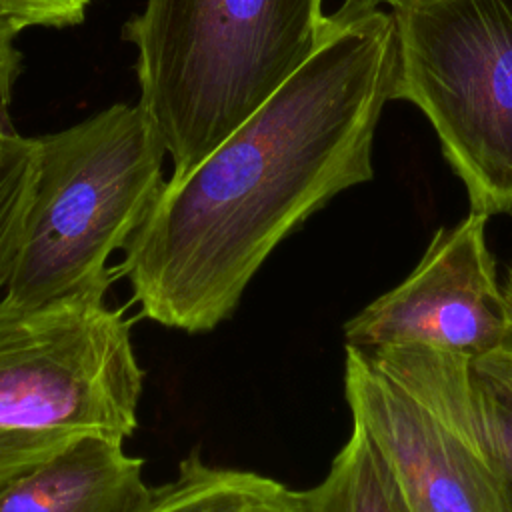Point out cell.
I'll use <instances>...</instances> for the list:
<instances>
[{
	"label": "cell",
	"instance_id": "3957f363",
	"mask_svg": "<svg viewBox=\"0 0 512 512\" xmlns=\"http://www.w3.org/2000/svg\"><path fill=\"white\" fill-rule=\"evenodd\" d=\"M38 138V174L2 298L46 304L104 296L124 250L166 180V146L146 110L118 102Z\"/></svg>",
	"mask_w": 512,
	"mask_h": 512
},
{
	"label": "cell",
	"instance_id": "8fae6325",
	"mask_svg": "<svg viewBox=\"0 0 512 512\" xmlns=\"http://www.w3.org/2000/svg\"><path fill=\"white\" fill-rule=\"evenodd\" d=\"M476 430L500 512H512V392L474 366Z\"/></svg>",
	"mask_w": 512,
	"mask_h": 512
},
{
	"label": "cell",
	"instance_id": "5b68a950",
	"mask_svg": "<svg viewBox=\"0 0 512 512\" xmlns=\"http://www.w3.org/2000/svg\"><path fill=\"white\" fill-rule=\"evenodd\" d=\"M394 98L430 120L470 210L512 212V0L390 6Z\"/></svg>",
	"mask_w": 512,
	"mask_h": 512
},
{
	"label": "cell",
	"instance_id": "9a60e30c",
	"mask_svg": "<svg viewBox=\"0 0 512 512\" xmlns=\"http://www.w3.org/2000/svg\"><path fill=\"white\" fill-rule=\"evenodd\" d=\"M400 2H408V0H342V4L336 8V12L330 14V18L334 22H346V20H352L366 12H372L376 8L394 6Z\"/></svg>",
	"mask_w": 512,
	"mask_h": 512
},
{
	"label": "cell",
	"instance_id": "5bb4252c",
	"mask_svg": "<svg viewBox=\"0 0 512 512\" xmlns=\"http://www.w3.org/2000/svg\"><path fill=\"white\" fill-rule=\"evenodd\" d=\"M502 284H504V292H506V300H508V314H510L506 336L494 352L476 360L474 366L480 372H484L486 376L498 380L502 386H506L512 392V266L506 270V278Z\"/></svg>",
	"mask_w": 512,
	"mask_h": 512
},
{
	"label": "cell",
	"instance_id": "52a82bcc",
	"mask_svg": "<svg viewBox=\"0 0 512 512\" xmlns=\"http://www.w3.org/2000/svg\"><path fill=\"white\" fill-rule=\"evenodd\" d=\"M124 442L86 436L0 490V512H140L152 490Z\"/></svg>",
	"mask_w": 512,
	"mask_h": 512
},
{
	"label": "cell",
	"instance_id": "ba28073f",
	"mask_svg": "<svg viewBox=\"0 0 512 512\" xmlns=\"http://www.w3.org/2000/svg\"><path fill=\"white\" fill-rule=\"evenodd\" d=\"M140 512H304L300 490L252 472L212 466L192 452Z\"/></svg>",
	"mask_w": 512,
	"mask_h": 512
},
{
	"label": "cell",
	"instance_id": "4fadbf2b",
	"mask_svg": "<svg viewBox=\"0 0 512 512\" xmlns=\"http://www.w3.org/2000/svg\"><path fill=\"white\" fill-rule=\"evenodd\" d=\"M22 28L0 12V132L14 130L10 104L16 80L22 72V52L16 46V36Z\"/></svg>",
	"mask_w": 512,
	"mask_h": 512
},
{
	"label": "cell",
	"instance_id": "6da1fadb",
	"mask_svg": "<svg viewBox=\"0 0 512 512\" xmlns=\"http://www.w3.org/2000/svg\"><path fill=\"white\" fill-rule=\"evenodd\" d=\"M394 86L390 12L330 18L318 50L250 118L166 180L118 268L140 314L188 334L230 318L286 236L372 178L374 132Z\"/></svg>",
	"mask_w": 512,
	"mask_h": 512
},
{
	"label": "cell",
	"instance_id": "7c38bea8",
	"mask_svg": "<svg viewBox=\"0 0 512 512\" xmlns=\"http://www.w3.org/2000/svg\"><path fill=\"white\" fill-rule=\"evenodd\" d=\"M92 0H0V12L26 28H70L84 22Z\"/></svg>",
	"mask_w": 512,
	"mask_h": 512
},
{
	"label": "cell",
	"instance_id": "8992f818",
	"mask_svg": "<svg viewBox=\"0 0 512 512\" xmlns=\"http://www.w3.org/2000/svg\"><path fill=\"white\" fill-rule=\"evenodd\" d=\"M486 224V214L470 210L440 228L412 272L344 324L346 346H428L472 362L494 352L510 314Z\"/></svg>",
	"mask_w": 512,
	"mask_h": 512
},
{
	"label": "cell",
	"instance_id": "9c48e42d",
	"mask_svg": "<svg viewBox=\"0 0 512 512\" xmlns=\"http://www.w3.org/2000/svg\"><path fill=\"white\" fill-rule=\"evenodd\" d=\"M300 496L304 512H412L390 462L354 422L328 474Z\"/></svg>",
	"mask_w": 512,
	"mask_h": 512
},
{
	"label": "cell",
	"instance_id": "7a4b0ae2",
	"mask_svg": "<svg viewBox=\"0 0 512 512\" xmlns=\"http://www.w3.org/2000/svg\"><path fill=\"white\" fill-rule=\"evenodd\" d=\"M324 0H144L122 28L140 106L180 178L324 42Z\"/></svg>",
	"mask_w": 512,
	"mask_h": 512
},
{
	"label": "cell",
	"instance_id": "30bf717a",
	"mask_svg": "<svg viewBox=\"0 0 512 512\" xmlns=\"http://www.w3.org/2000/svg\"><path fill=\"white\" fill-rule=\"evenodd\" d=\"M38 174V138L0 132V294L12 276Z\"/></svg>",
	"mask_w": 512,
	"mask_h": 512
},
{
	"label": "cell",
	"instance_id": "277c9868",
	"mask_svg": "<svg viewBox=\"0 0 512 512\" xmlns=\"http://www.w3.org/2000/svg\"><path fill=\"white\" fill-rule=\"evenodd\" d=\"M130 324L104 296L0 298V490L86 436L134 434L144 370Z\"/></svg>",
	"mask_w": 512,
	"mask_h": 512
}]
</instances>
